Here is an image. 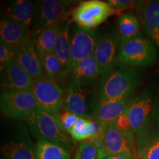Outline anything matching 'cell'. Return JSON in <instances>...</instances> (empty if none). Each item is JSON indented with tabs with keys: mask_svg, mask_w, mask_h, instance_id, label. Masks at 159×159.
I'll list each match as a JSON object with an SVG mask.
<instances>
[{
	"mask_svg": "<svg viewBox=\"0 0 159 159\" xmlns=\"http://www.w3.org/2000/svg\"><path fill=\"white\" fill-rule=\"evenodd\" d=\"M97 97L96 85L71 81L66 89L64 103L69 111L78 116L91 119L99 99Z\"/></svg>",
	"mask_w": 159,
	"mask_h": 159,
	"instance_id": "4",
	"label": "cell"
},
{
	"mask_svg": "<svg viewBox=\"0 0 159 159\" xmlns=\"http://www.w3.org/2000/svg\"><path fill=\"white\" fill-rule=\"evenodd\" d=\"M137 159H159V127L151 128L136 139Z\"/></svg>",
	"mask_w": 159,
	"mask_h": 159,
	"instance_id": "20",
	"label": "cell"
},
{
	"mask_svg": "<svg viewBox=\"0 0 159 159\" xmlns=\"http://www.w3.org/2000/svg\"><path fill=\"white\" fill-rule=\"evenodd\" d=\"M2 152L6 159H35L33 147L28 141L10 142L4 145Z\"/></svg>",
	"mask_w": 159,
	"mask_h": 159,
	"instance_id": "25",
	"label": "cell"
},
{
	"mask_svg": "<svg viewBox=\"0 0 159 159\" xmlns=\"http://www.w3.org/2000/svg\"><path fill=\"white\" fill-rule=\"evenodd\" d=\"M152 97L147 91L141 93L131 102L128 108V116L135 139L144 135L152 126Z\"/></svg>",
	"mask_w": 159,
	"mask_h": 159,
	"instance_id": "10",
	"label": "cell"
},
{
	"mask_svg": "<svg viewBox=\"0 0 159 159\" xmlns=\"http://www.w3.org/2000/svg\"><path fill=\"white\" fill-rule=\"evenodd\" d=\"M152 40L154 41V42L156 43V45L159 47V25L158 26L156 30L154 32V34L152 37Z\"/></svg>",
	"mask_w": 159,
	"mask_h": 159,
	"instance_id": "33",
	"label": "cell"
},
{
	"mask_svg": "<svg viewBox=\"0 0 159 159\" xmlns=\"http://www.w3.org/2000/svg\"><path fill=\"white\" fill-rule=\"evenodd\" d=\"M114 14V8L107 2L89 0L80 3L72 11L71 17L79 27L94 30Z\"/></svg>",
	"mask_w": 159,
	"mask_h": 159,
	"instance_id": "6",
	"label": "cell"
},
{
	"mask_svg": "<svg viewBox=\"0 0 159 159\" xmlns=\"http://www.w3.org/2000/svg\"><path fill=\"white\" fill-rule=\"evenodd\" d=\"M14 61L34 80L44 75L41 57L33 42L17 48Z\"/></svg>",
	"mask_w": 159,
	"mask_h": 159,
	"instance_id": "17",
	"label": "cell"
},
{
	"mask_svg": "<svg viewBox=\"0 0 159 159\" xmlns=\"http://www.w3.org/2000/svg\"><path fill=\"white\" fill-rule=\"evenodd\" d=\"M69 74L73 82L89 85H96L101 75L94 55L73 67Z\"/></svg>",
	"mask_w": 159,
	"mask_h": 159,
	"instance_id": "21",
	"label": "cell"
},
{
	"mask_svg": "<svg viewBox=\"0 0 159 159\" xmlns=\"http://www.w3.org/2000/svg\"><path fill=\"white\" fill-rule=\"evenodd\" d=\"M139 83V73L134 66L117 62L110 70L100 75L96 90L99 98L105 100L130 98Z\"/></svg>",
	"mask_w": 159,
	"mask_h": 159,
	"instance_id": "1",
	"label": "cell"
},
{
	"mask_svg": "<svg viewBox=\"0 0 159 159\" xmlns=\"http://www.w3.org/2000/svg\"><path fill=\"white\" fill-rule=\"evenodd\" d=\"M1 83L4 90H29L34 79L13 61L1 71Z\"/></svg>",
	"mask_w": 159,
	"mask_h": 159,
	"instance_id": "14",
	"label": "cell"
},
{
	"mask_svg": "<svg viewBox=\"0 0 159 159\" xmlns=\"http://www.w3.org/2000/svg\"><path fill=\"white\" fill-rule=\"evenodd\" d=\"M26 121L31 134L39 140L71 150V143L60 123L59 113L51 114L38 108Z\"/></svg>",
	"mask_w": 159,
	"mask_h": 159,
	"instance_id": "2",
	"label": "cell"
},
{
	"mask_svg": "<svg viewBox=\"0 0 159 159\" xmlns=\"http://www.w3.org/2000/svg\"><path fill=\"white\" fill-rule=\"evenodd\" d=\"M35 159H71L70 153L62 147L39 140L35 144Z\"/></svg>",
	"mask_w": 159,
	"mask_h": 159,
	"instance_id": "24",
	"label": "cell"
},
{
	"mask_svg": "<svg viewBox=\"0 0 159 159\" xmlns=\"http://www.w3.org/2000/svg\"><path fill=\"white\" fill-rule=\"evenodd\" d=\"M41 4L37 1H13L7 7V16L27 27H33L39 16Z\"/></svg>",
	"mask_w": 159,
	"mask_h": 159,
	"instance_id": "18",
	"label": "cell"
},
{
	"mask_svg": "<svg viewBox=\"0 0 159 159\" xmlns=\"http://www.w3.org/2000/svg\"><path fill=\"white\" fill-rule=\"evenodd\" d=\"M72 2L63 0H44L41 4L39 16L32 30L33 39L41 32L58 22L69 21L71 16Z\"/></svg>",
	"mask_w": 159,
	"mask_h": 159,
	"instance_id": "8",
	"label": "cell"
},
{
	"mask_svg": "<svg viewBox=\"0 0 159 159\" xmlns=\"http://www.w3.org/2000/svg\"><path fill=\"white\" fill-rule=\"evenodd\" d=\"M134 7L143 30L152 38L159 25V2H136Z\"/></svg>",
	"mask_w": 159,
	"mask_h": 159,
	"instance_id": "19",
	"label": "cell"
},
{
	"mask_svg": "<svg viewBox=\"0 0 159 159\" xmlns=\"http://www.w3.org/2000/svg\"><path fill=\"white\" fill-rule=\"evenodd\" d=\"M76 155L79 159H105L108 157L103 148L91 142L82 143L78 147Z\"/></svg>",
	"mask_w": 159,
	"mask_h": 159,
	"instance_id": "27",
	"label": "cell"
},
{
	"mask_svg": "<svg viewBox=\"0 0 159 159\" xmlns=\"http://www.w3.org/2000/svg\"><path fill=\"white\" fill-rule=\"evenodd\" d=\"M102 147L108 157L123 155L137 159L136 139L134 134L123 133L117 128L114 121L108 125L103 137Z\"/></svg>",
	"mask_w": 159,
	"mask_h": 159,
	"instance_id": "11",
	"label": "cell"
},
{
	"mask_svg": "<svg viewBox=\"0 0 159 159\" xmlns=\"http://www.w3.org/2000/svg\"><path fill=\"white\" fill-rule=\"evenodd\" d=\"M59 119L60 123H61L63 130L66 133H69L71 128L78 122L80 117L66 109V110L63 111V113L59 112Z\"/></svg>",
	"mask_w": 159,
	"mask_h": 159,
	"instance_id": "29",
	"label": "cell"
},
{
	"mask_svg": "<svg viewBox=\"0 0 159 159\" xmlns=\"http://www.w3.org/2000/svg\"><path fill=\"white\" fill-rule=\"evenodd\" d=\"M158 52L150 39L144 35L121 43L118 62L131 66H146L156 63Z\"/></svg>",
	"mask_w": 159,
	"mask_h": 159,
	"instance_id": "3",
	"label": "cell"
},
{
	"mask_svg": "<svg viewBox=\"0 0 159 159\" xmlns=\"http://www.w3.org/2000/svg\"><path fill=\"white\" fill-rule=\"evenodd\" d=\"M117 30L121 38V43L139 35L140 22L138 16L132 13L121 16L117 21Z\"/></svg>",
	"mask_w": 159,
	"mask_h": 159,
	"instance_id": "23",
	"label": "cell"
},
{
	"mask_svg": "<svg viewBox=\"0 0 159 159\" xmlns=\"http://www.w3.org/2000/svg\"><path fill=\"white\" fill-rule=\"evenodd\" d=\"M61 66V74L59 80L69 74L71 63V33L70 22L66 21L62 24L55 45L54 52Z\"/></svg>",
	"mask_w": 159,
	"mask_h": 159,
	"instance_id": "16",
	"label": "cell"
},
{
	"mask_svg": "<svg viewBox=\"0 0 159 159\" xmlns=\"http://www.w3.org/2000/svg\"><path fill=\"white\" fill-rule=\"evenodd\" d=\"M111 7H114L115 10V14L119 15L123 11L128 10L135 7V2L127 1V0H109L107 1Z\"/></svg>",
	"mask_w": 159,
	"mask_h": 159,
	"instance_id": "30",
	"label": "cell"
},
{
	"mask_svg": "<svg viewBox=\"0 0 159 159\" xmlns=\"http://www.w3.org/2000/svg\"><path fill=\"white\" fill-rule=\"evenodd\" d=\"M100 35L96 30L85 29L77 25L73 28L71 35V69L94 55Z\"/></svg>",
	"mask_w": 159,
	"mask_h": 159,
	"instance_id": "12",
	"label": "cell"
},
{
	"mask_svg": "<svg viewBox=\"0 0 159 159\" xmlns=\"http://www.w3.org/2000/svg\"><path fill=\"white\" fill-rule=\"evenodd\" d=\"M74 159H79V158H78V157H77V155H75V158H74Z\"/></svg>",
	"mask_w": 159,
	"mask_h": 159,
	"instance_id": "34",
	"label": "cell"
},
{
	"mask_svg": "<svg viewBox=\"0 0 159 159\" xmlns=\"http://www.w3.org/2000/svg\"><path fill=\"white\" fill-rule=\"evenodd\" d=\"M33 34L29 27L12 19L7 15H2L0 21V41L19 48L33 42Z\"/></svg>",
	"mask_w": 159,
	"mask_h": 159,
	"instance_id": "13",
	"label": "cell"
},
{
	"mask_svg": "<svg viewBox=\"0 0 159 159\" xmlns=\"http://www.w3.org/2000/svg\"><path fill=\"white\" fill-rule=\"evenodd\" d=\"M115 125L121 131L125 134H130L133 133L131 130L130 119L128 116V109L126 111H125L114 121Z\"/></svg>",
	"mask_w": 159,
	"mask_h": 159,
	"instance_id": "31",
	"label": "cell"
},
{
	"mask_svg": "<svg viewBox=\"0 0 159 159\" xmlns=\"http://www.w3.org/2000/svg\"><path fill=\"white\" fill-rule=\"evenodd\" d=\"M133 99H98L95 107L94 118L99 122L109 124L128 110Z\"/></svg>",
	"mask_w": 159,
	"mask_h": 159,
	"instance_id": "15",
	"label": "cell"
},
{
	"mask_svg": "<svg viewBox=\"0 0 159 159\" xmlns=\"http://www.w3.org/2000/svg\"><path fill=\"white\" fill-rule=\"evenodd\" d=\"M17 48H13L11 46L0 41V68L1 71L7 66L9 63L15 60Z\"/></svg>",
	"mask_w": 159,
	"mask_h": 159,
	"instance_id": "28",
	"label": "cell"
},
{
	"mask_svg": "<svg viewBox=\"0 0 159 159\" xmlns=\"http://www.w3.org/2000/svg\"><path fill=\"white\" fill-rule=\"evenodd\" d=\"M43 72L47 78L59 81L61 74V66L54 52L49 53L41 57Z\"/></svg>",
	"mask_w": 159,
	"mask_h": 159,
	"instance_id": "26",
	"label": "cell"
},
{
	"mask_svg": "<svg viewBox=\"0 0 159 159\" xmlns=\"http://www.w3.org/2000/svg\"><path fill=\"white\" fill-rule=\"evenodd\" d=\"M105 159H136L134 157L123 156V155H117V156H111L107 157Z\"/></svg>",
	"mask_w": 159,
	"mask_h": 159,
	"instance_id": "32",
	"label": "cell"
},
{
	"mask_svg": "<svg viewBox=\"0 0 159 159\" xmlns=\"http://www.w3.org/2000/svg\"><path fill=\"white\" fill-rule=\"evenodd\" d=\"M1 112L9 118L25 119L38 109L36 100L29 90H4L0 98Z\"/></svg>",
	"mask_w": 159,
	"mask_h": 159,
	"instance_id": "5",
	"label": "cell"
},
{
	"mask_svg": "<svg viewBox=\"0 0 159 159\" xmlns=\"http://www.w3.org/2000/svg\"><path fill=\"white\" fill-rule=\"evenodd\" d=\"M120 47L121 38L117 29L111 27L100 35L94 55L101 75L110 70L118 62Z\"/></svg>",
	"mask_w": 159,
	"mask_h": 159,
	"instance_id": "9",
	"label": "cell"
},
{
	"mask_svg": "<svg viewBox=\"0 0 159 159\" xmlns=\"http://www.w3.org/2000/svg\"><path fill=\"white\" fill-rule=\"evenodd\" d=\"M62 24L58 22L50 26L33 39V43L40 57L54 52L57 35Z\"/></svg>",
	"mask_w": 159,
	"mask_h": 159,
	"instance_id": "22",
	"label": "cell"
},
{
	"mask_svg": "<svg viewBox=\"0 0 159 159\" xmlns=\"http://www.w3.org/2000/svg\"><path fill=\"white\" fill-rule=\"evenodd\" d=\"M38 108L51 114L59 113L63 105V91L54 80L45 75L35 79L31 88Z\"/></svg>",
	"mask_w": 159,
	"mask_h": 159,
	"instance_id": "7",
	"label": "cell"
}]
</instances>
